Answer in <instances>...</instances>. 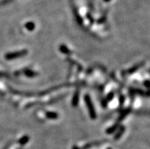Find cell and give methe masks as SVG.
<instances>
[{"label": "cell", "mask_w": 150, "mask_h": 149, "mask_svg": "<svg viewBox=\"0 0 150 149\" xmlns=\"http://www.w3.org/2000/svg\"><path fill=\"white\" fill-rule=\"evenodd\" d=\"M22 53H24V52H22V53H12L11 55L8 56H6V58H8V59H12V58H15V57H18V56H21L22 55H23Z\"/></svg>", "instance_id": "cell-1"}, {"label": "cell", "mask_w": 150, "mask_h": 149, "mask_svg": "<svg viewBox=\"0 0 150 149\" xmlns=\"http://www.w3.org/2000/svg\"><path fill=\"white\" fill-rule=\"evenodd\" d=\"M26 27H27V28H28L29 30H31V28L33 29V28H34V24H33V23H28V24L26 25Z\"/></svg>", "instance_id": "cell-2"}, {"label": "cell", "mask_w": 150, "mask_h": 149, "mask_svg": "<svg viewBox=\"0 0 150 149\" xmlns=\"http://www.w3.org/2000/svg\"><path fill=\"white\" fill-rule=\"evenodd\" d=\"M104 1H105V2H109V1H111V0H104Z\"/></svg>", "instance_id": "cell-3"}]
</instances>
